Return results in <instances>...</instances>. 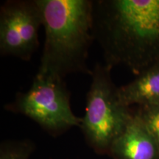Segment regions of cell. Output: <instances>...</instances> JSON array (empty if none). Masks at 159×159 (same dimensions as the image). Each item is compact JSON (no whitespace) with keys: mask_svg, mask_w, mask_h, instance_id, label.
Here are the masks:
<instances>
[{"mask_svg":"<svg viewBox=\"0 0 159 159\" xmlns=\"http://www.w3.org/2000/svg\"><path fill=\"white\" fill-rule=\"evenodd\" d=\"M93 34L111 67L159 64V0L93 1Z\"/></svg>","mask_w":159,"mask_h":159,"instance_id":"1","label":"cell"},{"mask_svg":"<svg viewBox=\"0 0 159 159\" xmlns=\"http://www.w3.org/2000/svg\"><path fill=\"white\" fill-rule=\"evenodd\" d=\"M45 41L37 74L63 79L70 74L91 75L88 66L93 34V1L36 0Z\"/></svg>","mask_w":159,"mask_h":159,"instance_id":"2","label":"cell"},{"mask_svg":"<svg viewBox=\"0 0 159 159\" xmlns=\"http://www.w3.org/2000/svg\"><path fill=\"white\" fill-rule=\"evenodd\" d=\"M112 68L105 63L95 65L80 126L89 144L101 153L110 152L113 142L133 116L128 107L119 102L118 88L111 77Z\"/></svg>","mask_w":159,"mask_h":159,"instance_id":"3","label":"cell"},{"mask_svg":"<svg viewBox=\"0 0 159 159\" xmlns=\"http://www.w3.org/2000/svg\"><path fill=\"white\" fill-rule=\"evenodd\" d=\"M5 110L25 115L51 134L80 126L82 118L71 111L70 94L63 79L37 74L30 88L19 92Z\"/></svg>","mask_w":159,"mask_h":159,"instance_id":"4","label":"cell"},{"mask_svg":"<svg viewBox=\"0 0 159 159\" xmlns=\"http://www.w3.org/2000/svg\"><path fill=\"white\" fill-rule=\"evenodd\" d=\"M43 26L36 0H9L0 8V53L28 61L39 46Z\"/></svg>","mask_w":159,"mask_h":159,"instance_id":"5","label":"cell"},{"mask_svg":"<svg viewBox=\"0 0 159 159\" xmlns=\"http://www.w3.org/2000/svg\"><path fill=\"white\" fill-rule=\"evenodd\" d=\"M110 153L114 159H158L153 138L138 116L133 115L125 130L113 142Z\"/></svg>","mask_w":159,"mask_h":159,"instance_id":"6","label":"cell"},{"mask_svg":"<svg viewBox=\"0 0 159 159\" xmlns=\"http://www.w3.org/2000/svg\"><path fill=\"white\" fill-rule=\"evenodd\" d=\"M118 98L121 104L128 107L139 105L141 107L159 105V64L139 73L128 84L119 87Z\"/></svg>","mask_w":159,"mask_h":159,"instance_id":"7","label":"cell"},{"mask_svg":"<svg viewBox=\"0 0 159 159\" xmlns=\"http://www.w3.org/2000/svg\"><path fill=\"white\" fill-rule=\"evenodd\" d=\"M33 150V144L27 141L5 142L0 149V159H29Z\"/></svg>","mask_w":159,"mask_h":159,"instance_id":"8","label":"cell"},{"mask_svg":"<svg viewBox=\"0 0 159 159\" xmlns=\"http://www.w3.org/2000/svg\"><path fill=\"white\" fill-rule=\"evenodd\" d=\"M137 114L153 138L159 151V105L141 107Z\"/></svg>","mask_w":159,"mask_h":159,"instance_id":"9","label":"cell"}]
</instances>
